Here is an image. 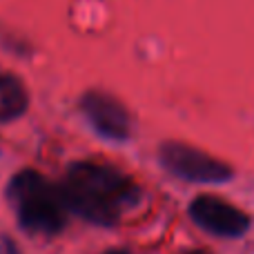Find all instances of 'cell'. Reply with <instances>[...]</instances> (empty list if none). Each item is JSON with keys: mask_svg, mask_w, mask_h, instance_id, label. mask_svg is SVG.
Returning a JSON list of instances; mask_svg holds the SVG:
<instances>
[{"mask_svg": "<svg viewBox=\"0 0 254 254\" xmlns=\"http://www.w3.org/2000/svg\"><path fill=\"white\" fill-rule=\"evenodd\" d=\"M61 192L71 214L96 225L119 223L140 201V190L129 176L94 161L74 163L63 179Z\"/></svg>", "mask_w": 254, "mask_h": 254, "instance_id": "obj_1", "label": "cell"}, {"mask_svg": "<svg viewBox=\"0 0 254 254\" xmlns=\"http://www.w3.org/2000/svg\"><path fill=\"white\" fill-rule=\"evenodd\" d=\"M190 219L196 228L219 239H241L252 225L250 216L243 210L212 194L196 196L190 203Z\"/></svg>", "mask_w": 254, "mask_h": 254, "instance_id": "obj_4", "label": "cell"}, {"mask_svg": "<svg viewBox=\"0 0 254 254\" xmlns=\"http://www.w3.org/2000/svg\"><path fill=\"white\" fill-rule=\"evenodd\" d=\"M158 158H161V165L170 174L179 176L183 181H190V183L219 185V183H228L234 176L232 167L228 163L219 161L212 154L185 143H174V140L163 143Z\"/></svg>", "mask_w": 254, "mask_h": 254, "instance_id": "obj_3", "label": "cell"}, {"mask_svg": "<svg viewBox=\"0 0 254 254\" xmlns=\"http://www.w3.org/2000/svg\"><path fill=\"white\" fill-rule=\"evenodd\" d=\"M27 105H29V96L22 83L16 76L0 71V123L22 116Z\"/></svg>", "mask_w": 254, "mask_h": 254, "instance_id": "obj_6", "label": "cell"}, {"mask_svg": "<svg viewBox=\"0 0 254 254\" xmlns=\"http://www.w3.org/2000/svg\"><path fill=\"white\" fill-rule=\"evenodd\" d=\"M105 254H129V252H125V250H110V252H105Z\"/></svg>", "mask_w": 254, "mask_h": 254, "instance_id": "obj_7", "label": "cell"}, {"mask_svg": "<svg viewBox=\"0 0 254 254\" xmlns=\"http://www.w3.org/2000/svg\"><path fill=\"white\" fill-rule=\"evenodd\" d=\"M80 110L87 116L89 125L101 136L110 140H125L129 138L131 119L127 114L125 105L116 101L114 96L105 92H87L80 98Z\"/></svg>", "mask_w": 254, "mask_h": 254, "instance_id": "obj_5", "label": "cell"}, {"mask_svg": "<svg viewBox=\"0 0 254 254\" xmlns=\"http://www.w3.org/2000/svg\"><path fill=\"white\" fill-rule=\"evenodd\" d=\"M7 198L20 225L31 234H56L65 228L67 210L61 185L34 170H22L9 181Z\"/></svg>", "mask_w": 254, "mask_h": 254, "instance_id": "obj_2", "label": "cell"}]
</instances>
